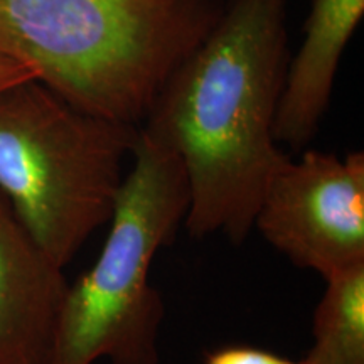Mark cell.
I'll return each mask as SVG.
<instances>
[{"instance_id": "1", "label": "cell", "mask_w": 364, "mask_h": 364, "mask_svg": "<svg viewBox=\"0 0 364 364\" xmlns=\"http://www.w3.org/2000/svg\"><path fill=\"white\" fill-rule=\"evenodd\" d=\"M289 0H225L196 48L172 71L142 129L179 157L193 238L241 245L263 191L287 154L275 118L289 65Z\"/></svg>"}, {"instance_id": "2", "label": "cell", "mask_w": 364, "mask_h": 364, "mask_svg": "<svg viewBox=\"0 0 364 364\" xmlns=\"http://www.w3.org/2000/svg\"><path fill=\"white\" fill-rule=\"evenodd\" d=\"M225 0H0V54L80 110L142 127Z\"/></svg>"}, {"instance_id": "3", "label": "cell", "mask_w": 364, "mask_h": 364, "mask_svg": "<svg viewBox=\"0 0 364 364\" xmlns=\"http://www.w3.org/2000/svg\"><path fill=\"white\" fill-rule=\"evenodd\" d=\"M98 258L68 285L48 364H159L164 300L150 265L184 225L191 193L184 166L145 132L132 152Z\"/></svg>"}, {"instance_id": "4", "label": "cell", "mask_w": 364, "mask_h": 364, "mask_svg": "<svg viewBox=\"0 0 364 364\" xmlns=\"http://www.w3.org/2000/svg\"><path fill=\"white\" fill-rule=\"evenodd\" d=\"M139 130L73 107L38 80L0 90V194L58 267L110 221Z\"/></svg>"}, {"instance_id": "5", "label": "cell", "mask_w": 364, "mask_h": 364, "mask_svg": "<svg viewBox=\"0 0 364 364\" xmlns=\"http://www.w3.org/2000/svg\"><path fill=\"white\" fill-rule=\"evenodd\" d=\"M253 228L324 280L364 267V154L287 157L263 191Z\"/></svg>"}, {"instance_id": "6", "label": "cell", "mask_w": 364, "mask_h": 364, "mask_svg": "<svg viewBox=\"0 0 364 364\" xmlns=\"http://www.w3.org/2000/svg\"><path fill=\"white\" fill-rule=\"evenodd\" d=\"M68 285L0 194V364H48Z\"/></svg>"}, {"instance_id": "7", "label": "cell", "mask_w": 364, "mask_h": 364, "mask_svg": "<svg viewBox=\"0 0 364 364\" xmlns=\"http://www.w3.org/2000/svg\"><path fill=\"white\" fill-rule=\"evenodd\" d=\"M364 16V0H312L304 38L289 59L275 118L279 145L300 150L329 110L336 75Z\"/></svg>"}, {"instance_id": "8", "label": "cell", "mask_w": 364, "mask_h": 364, "mask_svg": "<svg viewBox=\"0 0 364 364\" xmlns=\"http://www.w3.org/2000/svg\"><path fill=\"white\" fill-rule=\"evenodd\" d=\"M304 364H364V267L327 279Z\"/></svg>"}, {"instance_id": "9", "label": "cell", "mask_w": 364, "mask_h": 364, "mask_svg": "<svg viewBox=\"0 0 364 364\" xmlns=\"http://www.w3.org/2000/svg\"><path fill=\"white\" fill-rule=\"evenodd\" d=\"M204 364H304L302 361H292V359L282 358L257 348H243V346H233V348H221L209 353Z\"/></svg>"}, {"instance_id": "10", "label": "cell", "mask_w": 364, "mask_h": 364, "mask_svg": "<svg viewBox=\"0 0 364 364\" xmlns=\"http://www.w3.org/2000/svg\"><path fill=\"white\" fill-rule=\"evenodd\" d=\"M27 80H36V75L27 70L19 63L12 61L11 58L0 54V90L9 88V86L22 83Z\"/></svg>"}]
</instances>
